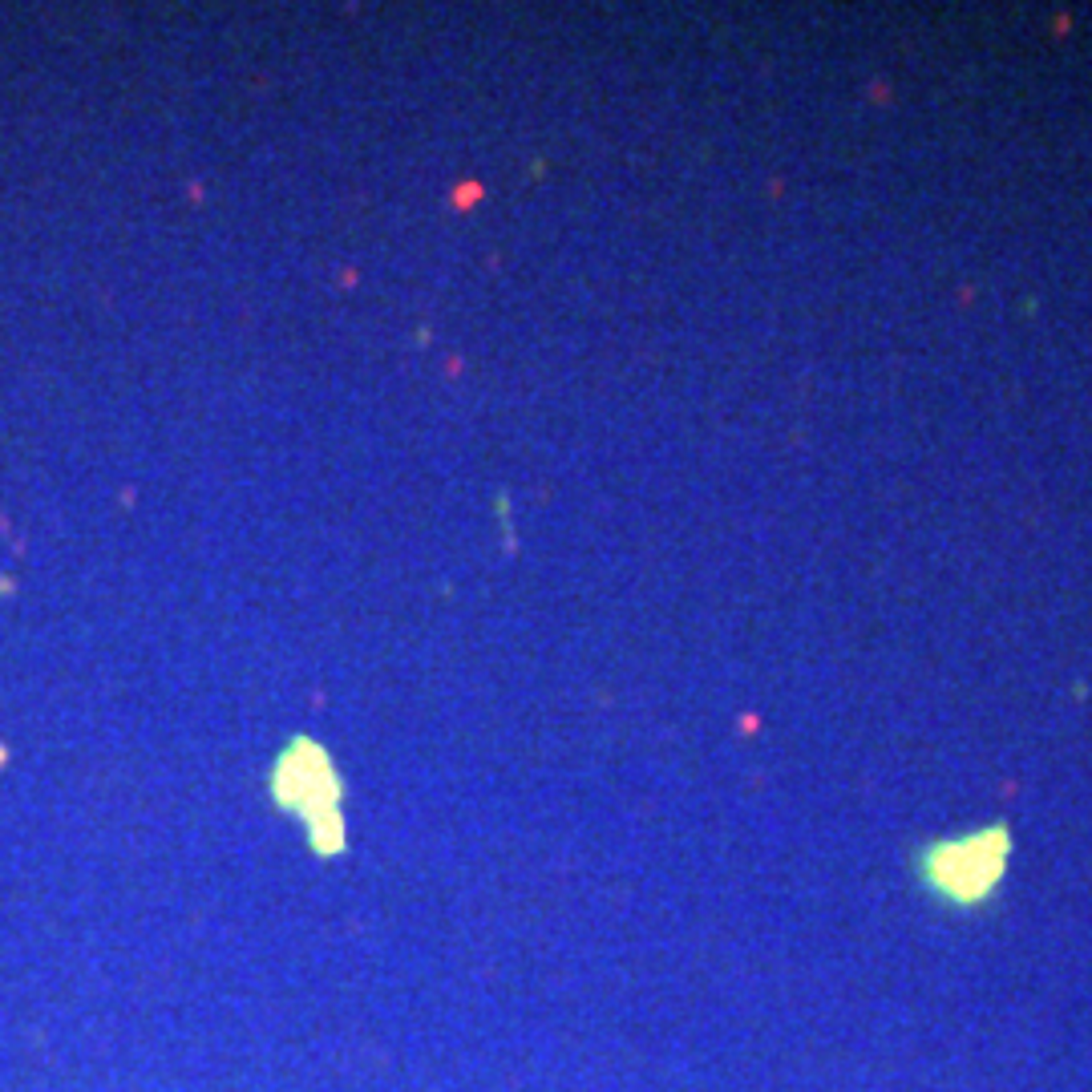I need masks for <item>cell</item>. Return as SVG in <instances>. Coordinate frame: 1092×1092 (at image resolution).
Listing matches in <instances>:
<instances>
[{
  "mask_svg": "<svg viewBox=\"0 0 1092 1092\" xmlns=\"http://www.w3.org/2000/svg\"><path fill=\"white\" fill-rule=\"evenodd\" d=\"M1004 862H1007V833L983 830L963 842L935 845L926 854L923 870H926V882L943 898H951V902H979V898L995 891Z\"/></svg>",
  "mask_w": 1092,
  "mask_h": 1092,
  "instance_id": "1",
  "label": "cell"
}]
</instances>
